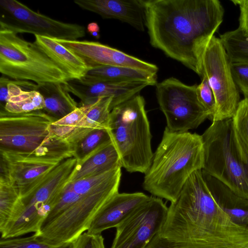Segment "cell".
I'll use <instances>...</instances> for the list:
<instances>
[{"label": "cell", "instance_id": "6da1fadb", "mask_svg": "<svg viewBox=\"0 0 248 248\" xmlns=\"http://www.w3.org/2000/svg\"><path fill=\"white\" fill-rule=\"evenodd\" d=\"M150 43L202 77V59L222 22L218 0H142Z\"/></svg>", "mask_w": 248, "mask_h": 248}, {"label": "cell", "instance_id": "7a4b0ae2", "mask_svg": "<svg viewBox=\"0 0 248 248\" xmlns=\"http://www.w3.org/2000/svg\"><path fill=\"white\" fill-rule=\"evenodd\" d=\"M203 165L201 135L188 131L172 132L166 127L144 173L143 187L154 196L174 202L187 179L202 170Z\"/></svg>", "mask_w": 248, "mask_h": 248}, {"label": "cell", "instance_id": "3957f363", "mask_svg": "<svg viewBox=\"0 0 248 248\" xmlns=\"http://www.w3.org/2000/svg\"><path fill=\"white\" fill-rule=\"evenodd\" d=\"M120 180L83 195L77 193L67 185L38 231L33 234L53 246L73 242L88 230L97 213L119 192Z\"/></svg>", "mask_w": 248, "mask_h": 248}, {"label": "cell", "instance_id": "277c9868", "mask_svg": "<svg viewBox=\"0 0 248 248\" xmlns=\"http://www.w3.org/2000/svg\"><path fill=\"white\" fill-rule=\"evenodd\" d=\"M201 136L202 171L248 199V147L235 130L232 118L213 122Z\"/></svg>", "mask_w": 248, "mask_h": 248}, {"label": "cell", "instance_id": "5b68a950", "mask_svg": "<svg viewBox=\"0 0 248 248\" xmlns=\"http://www.w3.org/2000/svg\"><path fill=\"white\" fill-rule=\"evenodd\" d=\"M107 130L122 167L131 173H145L154 154L143 97L138 93L114 107L110 112Z\"/></svg>", "mask_w": 248, "mask_h": 248}, {"label": "cell", "instance_id": "8992f818", "mask_svg": "<svg viewBox=\"0 0 248 248\" xmlns=\"http://www.w3.org/2000/svg\"><path fill=\"white\" fill-rule=\"evenodd\" d=\"M0 72L14 80L41 85L64 84L71 79L67 73L34 42L11 31L0 29Z\"/></svg>", "mask_w": 248, "mask_h": 248}, {"label": "cell", "instance_id": "52a82bcc", "mask_svg": "<svg viewBox=\"0 0 248 248\" xmlns=\"http://www.w3.org/2000/svg\"><path fill=\"white\" fill-rule=\"evenodd\" d=\"M78 165L76 158L62 161L31 194L21 198L1 238L17 237L37 232L70 182Z\"/></svg>", "mask_w": 248, "mask_h": 248}, {"label": "cell", "instance_id": "ba28073f", "mask_svg": "<svg viewBox=\"0 0 248 248\" xmlns=\"http://www.w3.org/2000/svg\"><path fill=\"white\" fill-rule=\"evenodd\" d=\"M55 121L43 109L22 113L0 110V149L48 158L54 135L49 126Z\"/></svg>", "mask_w": 248, "mask_h": 248}, {"label": "cell", "instance_id": "9c48e42d", "mask_svg": "<svg viewBox=\"0 0 248 248\" xmlns=\"http://www.w3.org/2000/svg\"><path fill=\"white\" fill-rule=\"evenodd\" d=\"M197 85H188L171 77L156 84V95L169 130L188 132L197 128L209 116L199 101Z\"/></svg>", "mask_w": 248, "mask_h": 248}, {"label": "cell", "instance_id": "30bf717a", "mask_svg": "<svg viewBox=\"0 0 248 248\" xmlns=\"http://www.w3.org/2000/svg\"><path fill=\"white\" fill-rule=\"evenodd\" d=\"M231 65L220 39L214 36L202 56L201 77L206 78L215 98L216 111L212 122L232 118L240 102Z\"/></svg>", "mask_w": 248, "mask_h": 248}, {"label": "cell", "instance_id": "8fae6325", "mask_svg": "<svg viewBox=\"0 0 248 248\" xmlns=\"http://www.w3.org/2000/svg\"><path fill=\"white\" fill-rule=\"evenodd\" d=\"M0 29L53 39L78 40L86 35L81 25L65 23L35 12L16 0H0Z\"/></svg>", "mask_w": 248, "mask_h": 248}, {"label": "cell", "instance_id": "7c38bea8", "mask_svg": "<svg viewBox=\"0 0 248 248\" xmlns=\"http://www.w3.org/2000/svg\"><path fill=\"white\" fill-rule=\"evenodd\" d=\"M168 209L162 199L150 196L116 228L110 248H145L160 232Z\"/></svg>", "mask_w": 248, "mask_h": 248}, {"label": "cell", "instance_id": "4fadbf2b", "mask_svg": "<svg viewBox=\"0 0 248 248\" xmlns=\"http://www.w3.org/2000/svg\"><path fill=\"white\" fill-rule=\"evenodd\" d=\"M0 155V176L12 183L21 198L33 192L62 161L1 149Z\"/></svg>", "mask_w": 248, "mask_h": 248}, {"label": "cell", "instance_id": "5bb4252c", "mask_svg": "<svg viewBox=\"0 0 248 248\" xmlns=\"http://www.w3.org/2000/svg\"><path fill=\"white\" fill-rule=\"evenodd\" d=\"M53 39L79 57L89 69L101 66H118L154 73L158 70L154 64L98 42Z\"/></svg>", "mask_w": 248, "mask_h": 248}, {"label": "cell", "instance_id": "9a60e30c", "mask_svg": "<svg viewBox=\"0 0 248 248\" xmlns=\"http://www.w3.org/2000/svg\"><path fill=\"white\" fill-rule=\"evenodd\" d=\"M63 85L69 93L80 99L79 106L93 104L102 97H112L111 110L138 94L145 87L151 86L142 81L86 82L77 79L69 80Z\"/></svg>", "mask_w": 248, "mask_h": 248}, {"label": "cell", "instance_id": "2e32d148", "mask_svg": "<svg viewBox=\"0 0 248 248\" xmlns=\"http://www.w3.org/2000/svg\"><path fill=\"white\" fill-rule=\"evenodd\" d=\"M149 198L142 192H118L97 213L87 232L101 234L106 230L116 228Z\"/></svg>", "mask_w": 248, "mask_h": 248}, {"label": "cell", "instance_id": "e0dca14e", "mask_svg": "<svg viewBox=\"0 0 248 248\" xmlns=\"http://www.w3.org/2000/svg\"><path fill=\"white\" fill-rule=\"evenodd\" d=\"M81 9L96 13L104 19L125 22L136 30H145V14L142 0H75Z\"/></svg>", "mask_w": 248, "mask_h": 248}, {"label": "cell", "instance_id": "ac0fdd59", "mask_svg": "<svg viewBox=\"0 0 248 248\" xmlns=\"http://www.w3.org/2000/svg\"><path fill=\"white\" fill-rule=\"evenodd\" d=\"M202 172L218 205L235 223L248 227V199L238 196L215 177L202 171Z\"/></svg>", "mask_w": 248, "mask_h": 248}, {"label": "cell", "instance_id": "d6986e66", "mask_svg": "<svg viewBox=\"0 0 248 248\" xmlns=\"http://www.w3.org/2000/svg\"><path fill=\"white\" fill-rule=\"evenodd\" d=\"M157 73L118 66H101L89 69L80 79L86 82L142 81L151 86L157 84Z\"/></svg>", "mask_w": 248, "mask_h": 248}, {"label": "cell", "instance_id": "ffe728a7", "mask_svg": "<svg viewBox=\"0 0 248 248\" xmlns=\"http://www.w3.org/2000/svg\"><path fill=\"white\" fill-rule=\"evenodd\" d=\"M119 167H122L120 157L111 141L101 146L78 162L70 182L107 172Z\"/></svg>", "mask_w": 248, "mask_h": 248}, {"label": "cell", "instance_id": "44dd1931", "mask_svg": "<svg viewBox=\"0 0 248 248\" xmlns=\"http://www.w3.org/2000/svg\"><path fill=\"white\" fill-rule=\"evenodd\" d=\"M34 43L67 73L71 79H80L89 69L85 62L53 38L34 35Z\"/></svg>", "mask_w": 248, "mask_h": 248}, {"label": "cell", "instance_id": "7402d4cb", "mask_svg": "<svg viewBox=\"0 0 248 248\" xmlns=\"http://www.w3.org/2000/svg\"><path fill=\"white\" fill-rule=\"evenodd\" d=\"M112 97H102L91 105L76 129L66 140L74 145L89 133L96 129H107L110 115Z\"/></svg>", "mask_w": 248, "mask_h": 248}, {"label": "cell", "instance_id": "603a6c76", "mask_svg": "<svg viewBox=\"0 0 248 248\" xmlns=\"http://www.w3.org/2000/svg\"><path fill=\"white\" fill-rule=\"evenodd\" d=\"M35 90L44 99L45 106L43 110L56 121L69 114L79 106L62 83L37 85Z\"/></svg>", "mask_w": 248, "mask_h": 248}, {"label": "cell", "instance_id": "cb8c5ba5", "mask_svg": "<svg viewBox=\"0 0 248 248\" xmlns=\"http://www.w3.org/2000/svg\"><path fill=\"white\" fill-rule=\"evenodd\" d=\"M219 39L231 63L248 64V33L238 27L221 34Z\"/></svg>", "mask_w": 248, "mask_h": 248}, {"label": "cell", "instance_id": "d4e9b609", "mask_svg": "<svg viewBox=\"0 0 248 248\" xmlns=\"http://www.w3.org/2000/svg\"><path fill=\"white\" fill-rule=\"evenodd\" d=\"M21 199L19 193L6 177L0 176V232L10 222Z\"/></svg>", "mask_w": 248, "mask_h": 248}, {"label": "cell", "instance_id": "484cf974", "mask_svg": "<svg viewBox=\"0 0 248 248\" xmlns=\"http://www.w3.org/2000/svg\"><path fill=\"white\" fill-rule=\"evenodd\" d=\"M121 167L110 171L83 178L68 184L78 194L83 195L105 187L114 181L121 179Z\"/></svg>", "mask_w": 248, "mask_h": 248}, {"label": "cell", "instance_id": "4316f807", "mask_svg": "<svg viewBox=\"0 0 248 248\" xmlns=\"http://www.w3.org/2000/svg\"><path fill=\"white\" fill-rule=\"evenodd\" d=\"M45 101L36 90H24L18 95L10 98L2 110L13 113H22L43 109Z\"/></svg>", "mask_w": 248, "mask_h": 248}, {"label": "cell", "instance_id": "83f0119b", "mask_svg": "<svg viewBox=\"0 0 248 248\" xmlns=\"http://www.w3.org/2000/svg\"><path fill=\"white\" fill-rule=\"evenodd\" d=\"M110 141L111 140L107 129L95 130L74 145V157L80 162L98 148Z\"/></svg>", "mask_w": 248, "mask_h": 248}, {"label": "cell", "instance_id": "f1b7e54d", "mask_svg": "<svg viewBox=\"0 0 248 248\" xmlns=\"http://www.w3.org/2000/svg\"><path fill=\"white\" fill-rule=\"evenodd\" d=\"M90 106H79L69 114L52 123L49 126L50 131L56 135L65 140L77 127Z\"/></svg>", "mask_w": 248, "mask_h": 248}, {"label": "cell", "instance_id": "f546056e", "mask_svg": "<svg viewBox=\"0 0 248 248\" xmlns=\"http://www.w3.org/2000/svg\"><path fill=\"white\" fill-rule=\"evenodd\" d=\"M0 248H74L73 242L53 246L39 240L33 234L27 237L0 239Z\"/></svg>", "mask_w": 248, "mask_h": 248}, {"label": "cell", "instance_id": "4dcf8cb0", "mask_svg": "<svg viewBox=\"0 0 248 248\" xmlns=\"http://www.w3.org/2000/svg\"><path fill=\"white\" fill-rule=\"evenodd\" d=\"M237 132L248 147V99L240 101L236 113L232 118Z\"/></svg>", "mask_w": 248, "mask_h": 248}, {"label": "cell", "instance_id": "1f68e13d", "mask_svg": "<svg viewBox=\"0 0 248 248\" xmlns=\"http://www.w3.org/2000/svg\"><path fill=\"white\" fill-rule=\"evenodd\" d=\"M198 99L208 113L211 121L216 111V101L213 92L206 78L202 77V81L197 87Z\"/></svg>", "mask_w": 248, "mask_h": 248}, {"label": "cell", "instance_id": "d6a6232c", "mask_svg": "<svg viewBox=\"0 0 248 248\" xmlns=\"http://www.w3.org/2000/svg\"><path fill=\"white\" fill-rule=\"evenodd\" d=\"M233 79L236 85L248 99V64L232 62L231 65Z\"/></svg>", "mask_w": 248, "mask_h": 248}, {"label": "cell", "instance_id": "836d02e7", "mask_svg": "<svg viewBox=\"0 0 248 248\" xmlns=\"http://www.w3.org/2000/svg\"><path fill=\"white\" fill-rule=\"evenodd\" d=\"M74 248H105L101 234L83 232L73 241Z\"/></svg>", "mask_w": 248, "mask_h": 248}, {"label": "cell", "instance_id": "e575fe53", "mask_svg": "<svg viewBox=\"0 0 248 248\" xmlns=\"http://www.w3.org/2000/svg\"><path fill=\"white\" fill-rule=\"evenodd\" d=\"M231 1L240 9L239 27L248 33V0H232Z\"/></svg>", "mask_w": 248, "mask_h": 248}, {"label": "cell", "instance_id": "d590c367", "mask_svg": "<svg viewBox=\"0 0 248 248\" xmlns=\"http://www.w3.org/2000/svg\"><path fill=\"white\" fill-rule=\"evenodd\" d=\"M145 248H177L162 238L157 233Z\"/></svg>", "mask_w": 248, "mask_h": 248}, {"label": "cell", "instance_id": "8d00e7d4", "mask_svg": "<svg viewBox=\"0 0 248 248\" xmlns=\"http://www.w3.org/2000/svg\"><path fill=\"white\" fill-rule=\"evenodd\" d=\"M86 30L91 35L94 32H99L100 27L97 23L92 22L87 25Z\"/></svg>", "mask_w": 248, "mask_h": 248}]
</instances>
